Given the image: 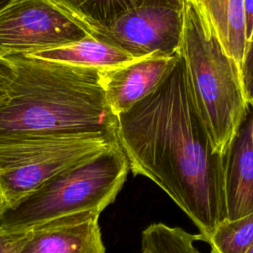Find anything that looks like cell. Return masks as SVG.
I'll list each match as a JSON object with an SVG mask.
<instances>
[{
  "instance_id": "6da1fadb",
  "label": "cell",
  "mask_w": 253,
  "mask_h": 253,
  "mask_svg": "<svg viewBox=\"0 0 253 253\" xmlns=\"http://www.w3.org/2000/svg\"><path fill=\"white\" fill-rule=\"evenodd\" d=\"M117 140L132 174L164 191L207 242L226 220L223 156L198 113L181 54L153 92L117 116Z\"/></svg>"
},
{
  "instance_id": "7a4b0ae2",
  "label": "cell",
  "mask_w": 253,
  "mask_h": 253,
  "mask_svg": "<svg viewBox=\"0 0 253 253\" xmlns=\"http://www.w3.org/2000/svg\"><path fill=\"white\" fill-rule=\"evenodd\" d=\"M7 58L14 78L0 104V144L82 135L117 138V117L106 101L99 69L29 55Z\"/></svg>"
},
{
  "instance_id": "3957f363",
  "label": "cell",
  "mask_w": 253,
  "mask_h": 253,
  "mask_svg": "<svg viewBox=\"0 0 253 253\" xmlns=\"http://www.w3.org/2000/svg\"><path fill=\"white\" fill-rule=\"evenodd\" d=\"M180 54L198 113L213 150L223 156L248 109L241 71L192 0H184Z\"/></svg>"
},
{
  "instance_id": "277c9868",
  "label": "cell",
  "mask_w": 253,
  "mask_h": 253,
  "mask_svg": "<svg viewBox=\"0 0 253 253\" xmlns=\"http://www.w3.org/2000/svg\"><path fill=\"white\" fill-rule=\"evenodd\" d=\"M129 171L119 144L73 165L14 206L0 210V225L29 227L61 216L101 213L123 188Z\"/></svg>"
},
{
  "instance_id": "5b68a950",
  "label": "cell",
  "mask_w": 253,
  "mask_h": 253,
  "mask_svg": "<svg viewBox=\"0 0 253 253\" xmlns=\"http://www.w3.org/2000/svg\"><path fill=\"white\" fill-rule=\"evenodd\" d=\"M108 135L46 137L0 144V210L10 208L59 172L112 146Z\"/></svg>"
},
{
  "instance_id": "8992f818",
  "label": "cell",
  "mask_w": 253,
  "mask_h": 253,
  "mask_svg": "<svg viewBox=\"0 0 253 253\" xmlns=\"http://www.w3.org/2000/svg\"><path fill=\"white\" fill-rule=\"evenodd\" d=\"M88 35L49 0H13L0 10V58L61 47Z\"/></svg>"
},
{
  "instance_id": "52a82bcc",
  "label": "cell",
  "mask_w": 253,
  "mask_h": 253,
  "mask_svg": "<svg viewBox=\"0 0 253 253\" xmlns=\"http://www.w3.org/2000/svg\"><path fill=\"white\" fill-rule=\"evenodd\" d=\"M184 0H142L108 27L91 34L135 58L180 51Z\"/></svg>"
},
{
  "instance_id": "ba28073f",
  "label": "cell",
  "mask_w": 253,
  "mask_h": 253,
  "mask_svg": "<svg viewBox=\"0 0 253 253\" xmlns=\"http://www.w3.org/2000/svg\"><path fill=\"white\" fill-rule=\"evenodd\" d=\"M180 52L173 55L154 53L123 65L99 69V80L113 114L129 110L153 92L176 64Z\"/></svg>"
},
{
  "instance_id": "9c48e42d",
  "label": "cell",
  "mask_w": 253,
  "mask_h": 253,
  "mask_svg": "<svg viewBox=\"0 0 253 253\" xmlns=\"http://www.w3.org/2000/svg\"><path fill=\"white\" fill-rule=\"evenodd\" d=\"M99 216L88 211L29 226L20 253H106Z\"/></svg>"
},
{
  "instance_id": "30bf717a",
  "label": "cell",
  "mask_w": 253,
  "mask_h": 253,
  "mask_svg": "<svg viewBox=\"0 0 253 253\" xmlns=\"http://www.w3.org/2000/svg\"><path fill=\"white\" fill-rule=\"evenodd\" d=\"M253 113L250 105L227 152L223 155V195L226 220L253 212Z\"/></svg>"
},
{
  "instance_id": "8fae6325",
  "label": "cell",
  "mask_w": 253,
  "mask_h": 253,
  "mask_svg": "<svg viewBox=\"0 0 253 253\" xmlns=\"http://www.w3.org/2000/svg\"><path fill=\"white\" fill-rule=\"evenodd\" d=\"M192 1L211 26L225 52L241 68L246 48L243 0Z\"/></svg>"
},
{
  "instance_id": "7c38bea8",
  "label": "cell",
  "mask_w": 253,
  "mask_h": 253,
  "mask_svg": "<svg viewBox=\"0 0 253 253\" xmlns=\"http://www.w3.org/2000/svg\"><path fill=\"white\" fill-rule=\"evenodd\" d=\"M29 56L97 69L111 68L136 59L129 53L100 41L91 35L71 44L39 51Z\"/></svg>"
},
{
  "instance_id": "4fadbf2b",
  "label": "cell",
  "mask_w": 253,
  "mask_h": 253,
  "mask_svg": "<svg viewBox=\"0 0 253 253\" xmlns=\"http://www.w3.org/2000/svg\"><path fill=\"white\" fill-rule=\"evenodd\" d=\"M77 21L88 33L108 27L142 0H49Z\"/></svg>"
},
{
  "instance_id": "5bb4252c",
  "label": "cell",
  "mask_w": 253,
  "mask_h": 253,
  "mask_svg": "<svg viewBox=\"0 0 253 253\" xmlns=\"http://www.w3.org/2000/svg\"><path fill=\"white\" fill-rule=\"evenodd\" d=\"M207 242L211 253H246L253 245V212L221 222Z\"/></svg>"
},
{
  "instance_id": "9a60e30c",
  "label": "cell",
  "mask_w": 253,
  "mask_h": 253,
  "mask_svg": "<svg viewBox=\"0 0 253 253\" xmlns=\"http://www.w3.org/2000/svg\"><path fill=\"white\" fill-rule=\"evenodd\" d=\"M29 227L0 225V253H20Z\"/></svg>"
},
{
  "instance_id": "2e32d148",
  "label": "cell",
  "mask_w": 253,
  "mask_h": 253,
  "mask_svg": "<svg viewBox=\"0 0 253 253\" xmlns=\"http://www.w3.org/2000/svg\"><path fill=\"white\" fill-rule=\"evenodd\" d=\"M240 70L245 98L249 102L253 100V33L247 41Z\"/></svg>"
},
{
  "instance_id": "e0dca14e",
  "label": "cell",
  "mask_w": 253,
  "mask_h": 253,
  "mask_svg": "<svg viewBox=\"0 0 253 253\" xmlns=\"http://www.w3.org/2000/svg\"><path fill=\"white\" fill-rule=\"evenodd\" d=\"M13 78V63L9 58H0V104L7 99Z\"/></svg>"
},
{
  "instance_id": "ac0fdd59",
  "label": "cell",
  "mask_w": 253,
  "mask_h": 253,
  "mask_svg": "<svg viewBox=\"0 0 253 253\" xmlns=\"http://www.w3.org/2000/svg\"><path fill=\"white\" fill-rule=\"evenodd\" d=\"M245 29H246V43L253 33V0H243Z\"/></svg>"
},
{
  "instance_id": "d6986e66",
  "label": "cell",
  "mask_w": 253,
  "mask_h": 253,
  "mask_svg": "<svg viewBox=\"0 0 253 253\" xmlns=\"http://www.w3.org/2000/svg\"><path fill=\"white\" fill-rule=\"evenodd\" d=\"M13 0H0V10H2L4 7H6L8 4H10Z\"/></svg>"
},
{
  "instance_id": "ffe728a7",
  "label": "cell",
  "mask_w": 253,
  "mask_h": 253,
  "mask_svg": "<svg viewBox=\"0 0 253 253\" xmlns=\"http://www.w3.org/2000/svg\"><path fill=\"white\" fill-rule=\"evenodd\" d=\"M248 104L250 105V107H251V109H252V113H253V100L249 101ZM252 137H253V121H252Z\"/></svg>"
},
{
  "instance_id": "44dd1931",
  "label": "cell",
  "mask_w": 253,
  "mask_h": 253,
  "mask_svg": "<svg viewBox=\"0 0 253 253\" xmlns=\"http://www.w3.org/2000/svg\"><path fill=\"white\" fill-rule=\"evenodd\" d=\"M246 253H253V245L249 248V250H248Z\"/></svg>"
},
{
  "instance_id": "7402d4cb",
  "label": "cell",
  "mask_w": 253,
  "mask_h": 253,
  "mask_svg": "<svg viewBox=\"0 0 253 253\" xmlns=\"http://www.w3.org/2000/svg\"><path fill=\"white\" fill-rule=\"evenodd\" d=\"M141 253H147V252H145V251H143V250H141Z\"/></svg>"
}]
</instances>
